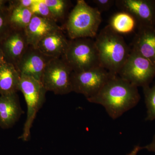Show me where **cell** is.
Returning <instances> with one entry per match:
<instances>
[{"label":"cell","mask_w":155,"mask_h":155,"mask_svg":"<svg viewBox=\"0 0 155 155\" xmlns=\"http://www.w3.org/2000/svg\"><path fill=\"white\" fill-rule=\"evenodd\" d=\"M140 98L138 87L119 75H113L98 92L87 101L102 106L115 120L134 107Z\"/></svg>","instance_id":"6da1fadb"},{"label":"cell","mask_w":155,"mask_h":155,"mask_svg":"<svg viewBox=\"0 0 155 155\" xmlns=\"http://www.w3.org/2000/svg\"><path fill=\"white\" fill-rule=\"evenodd\" d=\"M94 41L101 66L113 75H119L131 51L123 37L108 25L97 34Z\"/></svg>","instance_id":"7a4b0ae2"},{"label":"cell","mask_w":155,"mask_h":155,"mask_svg":"<svg viewBox=\"0 0 155 155\" xmlns=\"http://www.w3.org/2000/svg\"><path fill=\"white\" fill-rule=\"evenodd\" d=\"M102 21L101 13L84 0H78L70 12L66 28L70 40L93 38L97 35Z\"/></svg>","instance_id":"3957f363"},{"label":"cell","mask_w":155,"mask_h":155,"mask_svg":"<svg viewBox=\"0 0 155 155\" xmlns=\"http://www.w3.org/2000/svg\"><path fill=\"white\" fill-rule=\"evenodd\" d=\"M61 58L72 72H82L101 66L96 45L93 38L69 40L66 52Z\"/></svg>","instance_id":"277c9868"},{"label":"cell","mask_w":155,"mask_h":155,"mask_svg":"<svg viewBox=\"0 0 155 155\" xmlns=\"http://www.w3.org/2000/svg\"><path fill=\"white\" fill-rule=\"evenodd\" d=\"M19 90L23 95L27 106V118L23 132L19 138L27 141L37 114L45 101L46 90L40 81L29 76L21 75Z\"/></svg>","instance_id":"5b68a950"},{"label":"cell","mask_w":155,"mask_h":155,"mask_svg":"<svg viewBox=\"0 0 155 155\" xmlns=\"http://www.w3.org/2000/svg\"><path fill=\"white\" fill-rule=\"evenodd\" d=\"M134 86L150 85L155 77V65L131 48L130 54L119 75Z\"/></svg>","instance_id":"8992f818"},{"label":"cell","mask_w":155,"mask_h":155,"mask_svg":"<svg viewBox=\"0 0 155 155\" xmlns=\"http://www.w3.org/2000/svg\"><path fill=\"white\" fill-rule=\"evenodd\" d=\"M72 70L62 59L54 58L47 65L41 78L47 91L65 95L72 92L71 74Z\"/></svg>","instance_id":"52a82bcc"},{"label":"cell","mask_w":155,"mask_h":155,"mask_svg":"<svg viewBox=\"0 0 155 155\" xmlns=\"http://www.w3.org/2000/svg\"><path fill=\"white\" fill-rule=\"evenodd\" d=\"M113 75L101 66L82 72H72V92L83 95L88 100L98 92Z\"/></svg>","instance_id":"ba28073f"},{"label":"cell","mask_w":155,"mask_h":155,"mask_svg":"<svg viewBox=\"0 0 155 155\" xmlns=\"http://www.w3.org/2000/svg\"><path fill=\"white\" fill-rule=\"evenodd\" d=\"M115 4L134 17L138 27L155 26V0H116Z\"/></svg>","instance_id":"9c48e42d"},{"label":"cell","mask_w":155,"mask_h":155,"mask_svg":"<svg viewBox=\"0 0 155 155\" xmlns=\"http://www.w3.org/2000/svg\"><path fill=\"white\" fill-rule=\"evenodd\" d=\"M52 59L45 55L36 48L29 45L15 67L20 75L41 81L45 69Z\"/></svg>","instance_id":"30bf717a"},{"label":"cell","mask_w":155,"mask_h":155,"mask_svg":"<svg viewBox=\"0 0 155 155\" xmlns=\"http://www.w3.org/2000/svg\"><path fill=\"white\" fill-rule=\"evenodd\" d=\"M29 46L24 30L11 29L0 41L6 62L16 67Z\"/></svg>","instance_id":"8fae6325"},{"label":"cell","mask_w":155,"mask_h":155,"mask_svg":"<svg viewBox=\"0 0 155 155\" xmlns=\"http://www.w3.org/2000/svg\"><path fill=\"white\" fill-rule=\"evenodd\" d=\"M61 29L55 20L33 15L24 31L28 45L36 48L39 42L45 36Z\"/></svg>","instance_id":"7c38bea8"},{"label":"cell","mask_w":155,"mask_h":155,"mask_svg":"<svg viewBox=\"0 0 155 155\" xmlns=\"http://www.w3.org/2000/svg\"><path fill=\"white\" fill-rule=\"evenodd\" d=\"M23 111L17 93L0 95V127L11 128L18 121Z\"/></svg>","instance_id":"4fadbf2b"},{"label":"cell","mask_w":155,"mask_h":155,"mask_svg":"<svg viewBox=\"0 0 155 155\" xmlns=\"http://www.w3.org/2000/svg\"><path fill=\"white\" fill-rule=\"evenodd\" d=\"M69 41L64 35L62 29L54 31L42 39L36 48L49 58H62L67 50Z\"/></svg>","instance_id":"5bb4252c"},{"label":"cell","mask_w":155,"mask_h":155,"mask_svg":"<svg viewBox=\"0 0 155 155\" xmlns=\"http://www.w3.org/2000/svg\"><path fill=\"white\" fill-rule=\"evenodd\" d=\"M131 48L155 65V26L138 27Z\"/></svg>","instance_id":"9a60e30c"},{"label":"cell","mask_w":155,"mask_h":155,"mask_svg":"<svg viewBox=\"0 0 155 155\" xmlns=\"http://www.w3.org/2000/svg\"><path fill=\"white\" fill-rule=\"evenodd\" d=\"M21 75L13 64L6 62L0 67V95L17 93Z\"/></svg>","instance_id":"2e32d148"},{"label":"cell","mask_w":155,"mask_h":155,"mask_svg":"<svg viewBox=\"0 0 155 155\" xmlns=\"http://www.w3.org/2000/svg\"><path fill=\"white\" fill-rule=\"evenodd\" d=\"M111 29L122 35L132 33L137 26V22L134 17L128 12L120 11L114 14L109 20Z\"/></svg>","instance_id":"e0dca14e"},{"label":"cell","mask_w":155,"mask_h":155,"mask_svg":"<svg viewBox=\"0 0 155 155\" xmlns=\"http://www.w3.org/2000/svg\"><path fill=\"white\" fill-rule=\"evenodd\" d=\"M8 9L9 22L11 28L25 30L33 16L30 9L9 5Z\"/></svg>","instance_id":"ac0fdd59"},{"label":"cell","mask_w":155,"mask_h":155,"mask_svg":"<svg viewBox=\"0 0 155 155\" xmlns=\"http://www.w3.org/2000/svg\"><path fill=\"white\" fill-rule=\"evenodd\" d=\"M143 88L147 110L145 119L153 121L155 120V83L152 86L148 85Z\"/></svg>","instance_id":"d6986e66"},{"label":"cell","mask_w":155,"mask_h":155,"mask_svg":"<svg viewBox=\"0 0 155 155\" xmlns=\"http://www.w3.org/2000/svg\"><path fill=\"white\" fill-rule=\"evenodd\" d=\"M54 19L63 18L69 6V2L65 0H44Z\"/></svg>","instance_id":"ffe728a7"},{"label":"cell","mask_w":155,"mask_h":155,"mask_svg":"<svg viewBox=\"0 0 155 155\" xmlns=\"http://www.w3.org/2000/svg\"><path fill=\"white\" fill-rule=\"evenodd\" d=\"M29 9L34 15L55 20L44 0H35Z\"/></svg>","instance_id":"44dd1931"},{"label":"cell","mask_w":155,"mask_h":155,"mask_svg":"<svg viewBox=\"0 0 155 155\" xmlns=\"http://www.w3.org/2000/svg\"><path fill=\"white\" fill-rule=\"evenodd\" d=\"M12 29L9 20L8 6L0 9V41Z\"/></svg>","instance_id":"7402d4cb"},{"label":"cell","mask_w":155,"mask_h":155,"mask_svg":"<svg viewBox=\"0 0 155 155\" xmlns=\"http://www.w3.org/2000/svg\"><path fill=\"white\" fill-rule=\"evenodd\" d=\"M115 0H94L93 2L101 13L109 11L115 4Z\"/></svg>","instance_id":"603a6c76"},{"label":"cell","mask_w":155,"mask_h":155,"mask_svg":"<svg viewBox=\"0 0 155 155\" xmlns=\"http://www.w3.org/2000/svg\"><path fill=\"white\" fill-rule=\"evenodd\" d=\"M35 0H14L8 1L9 5L29 8L34 3Z\"/></svg>","instance_id":"cb8c5ba5"},{"label":"cell","mask_w":155,"mask_h":155,"mask_svg":"<svg viewBox=\"0 0 155 155\" xmlns=\"http://www.w3.org/2000/svg\"><path fill=\"white\" fill-rule=\"evenodd\" d=\"M143 149L146 150L148 151L151 152H155V134L151 141L145 146L143 147Z\"/></svg>","instance_id":"d4e9b609"},{"label":"cell","mask_w":155,"mask_h":155,"mask_svg":"<svg viewBox=\"0 0 155 155\" xmlns=\"http://www.w3.org/2000/svg\"><path fill=\"white\" fill-rule=\"evenodd\" d=\"M141 150H143V147L137 145L135 146L133 148V149L131 150V151L128 153L127 155H137L140 151Z\"/></svg>","instance_id":"484cf974"},{"label":"cell","mask_w":155,"mask_h":155,"mask_svg":"<svg viewBox=\"0 0 155 155\" xmlns=\"http://www.w3.org/2000/svg\"><path fill=\"white\" fill-rule=\"evenodd\" d=\"M6 62L5 58V56H4V54H3L2 51L0 48V67L3 64L5 63Z\"/></svg>","instance_id":"4316f807"},{"label":"cell","mask_w":155,"mask_h":155,"mask_svg":"<svg viewBox=\"0 0 155 155\" xmlns=\"http://www.w3.org/2000/svg\"><path fill=\"white\" fill-rule=\"evenodd\" d=\"M8 2V1L5 0H0V9L6 7V3Z\"/></svg>","instance_id":"83f0119b"},{"label":"cell","mask_w":155,"mask_h":155,"mask_svg":"<svg viewBox=\"0 0 155 155\" xmlns=\"http://www.w3.org/2000/svg\"></svg>","instance_id":"f1b7e54d"}]
</instances>
